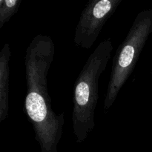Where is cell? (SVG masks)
<instances>
[{"label":"cell","mask_w":152,"mask_h":152,"mask_svg":"<svg viewBox=\"0 0 152 152\" xmlns=\"http://www.w3.org/2000/svg\"><path fill=\"white\" fill-rule=\"evenodd\" d=\"M151 32L152 9L142 10L137 15L127 36L119 45L113 59L104 99L105 112L112 106L120 90L133 73Z\"/></svg>","instance_id":"3"},{"label":"cell","mask_w":152,"mask_h":152,"mask_svg":"<svg viewBox=\"0 0 152 152\" xmlns=\"http://www.w3.org/2000/svg\"><path fill=\"white\" fill-rule=\"evenodd\" d=\"M111 38L101 42L89 56L74 86L72 126L76 141L81 143L95 127V111L99 99V80L111 57Z\"/></svg>","instance_id":"2"},{"label":"cell","mask_w":152,"mask_h":152,"mask_svg":"<svg viewBox=\"0 0 152 152\" xmlns=\"http://www.w3.org/2000/svg\"><path fill=\"white\" fill-rule=\"evenodd\" d=\"M151 72H152V69H151Z\"/></svg>","instance_id":"7"},{"label":"cell","mask_w":152,"mask_h":152,"mask_svg":"<svg viewBox=\"0 0 152 152\" xmlns=\"http://www.w3.org/2000/svg\"><path fill=\"white\" fill-rule=\"evenodd\" d=\"M54 55L52 39L38 34L30 42L25 56V111L42 152H56L65 123L64 113L56 114L53 111L48 94V77Z\"/></svg>","instance_id":"1"},{"label":"cell","mask_w":152,"mask_h":152,"mask_svg":"<svg viewBox=\"0 0 152 152\" xmlns=\"http://www.w3.org/2000/svg\"><path fill=\"white\" fill-rule=\"evenodd\" d=\"M22 0H0V28L18 11Z\"/></svg>","instance_id":"6"},{"label":"cell","mask_w":152,"mask_h":152,"mask_svg":"<svg viewBox=\"0 0 152 152\" xmlns=\"http://www.w3.org/2000/svg\"><path fill=\"white\" fill-rule=\"evenodd\" d=\"M11 56L10 45L5 43L0 53V123L8 117L9 61Z\"/></svg>","instance_id":"5"},{"label":"cell","mask_w":152,"mask_h":152,"mask_svg":"<svg viewBox=\"0 0 152 152\" xmlns=\"http://www.w3.org/2000/svg\"><path fill=\"white\" fill-rule=\"evenodd\" d=\"M122 2V0H92L82 11L74 34V44L90 49L102 28Z\"/></svg>","instance_id":"4"}]
</instances>
